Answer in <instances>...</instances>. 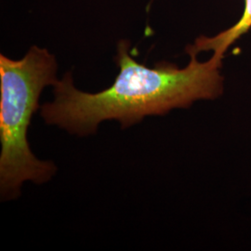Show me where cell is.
<instances>
[{"instance_id": "cell-2", "label": "cell", "mask_w": 251, "mask_h": 251, "mask_svg": "<svg viewBox=\"0 0 251 251\" xmlns=\"http://www.w3.org/2000/svg\"><path fill=\"white\" fill-rule=\"evenodd\" d=\"M57 71L53 54L37 46L21 60L0 55V192L4 200L20 196L25 181L41 184L57 171L52 162L37 159L27 141L32 117L41 107L40 95L59 80Z\"/></svg>"}, {"instance_id": "cell-1", "label": "cell", "mask_w": 251, "mask_h": 251, "mask_svg": "<svg viewBox=\"0 0 251 251\" xmlns=\"http://www.w3.org/2000/svg\"><path fill=\"white\" fill-rule=\"evenodd\" d=\"M129 49L127 40L117 44L115 61L119 73L106 90L97 93L77 90L72 74L66 73L54 84L53 100L41 106L46 123L86 136L94 133L105 120H117L126 128L148 116H162L223 94V60L214 55L199 62L198 54L188 53L191 60L184 68L166 63L150 68L138 63Z\"/></svg>"}, {"instance_id": "cell-3", "label": "cell", "mask_w": 251, "mask_h": 251, "mask_svg": "<svg viewBox=\"0 0 251 251\" xmlns=\"http://www.w3.org/2000/svg\"><path fill=\"white\" fill-rule=\"evenodd\" d=\"M251 28V0H245V9L239 21L229 29L212 37L201 36L195 44L187 47V53L198 54L201 51H213V55L224 59L226 50Z\"/></svg>"}]
</instances>
